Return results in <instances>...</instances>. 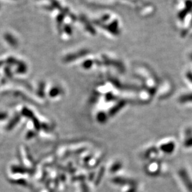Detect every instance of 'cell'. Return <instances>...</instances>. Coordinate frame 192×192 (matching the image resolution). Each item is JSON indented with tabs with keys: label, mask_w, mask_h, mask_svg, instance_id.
I'll use <instances>...</instances> for the list:
<instances>
[{
	"label": "cell",
	"mask_w": 192,
	"mask_h": 192,
	"mask_svg": "<svg viewBox=\"0 0 192 192\" xmlns=\"http://www.w3.org/2000/svg\"><path fill=\"white\" fill-rule=\"evenodd\" d=\"M20 119H21V117H20V115H19V114H16L15 116H14L11 121L10 122H9L8 125H7V126H6V129H7V131H11L12 130V129L15 127L17 124L20 122Z\"/></svg>",
	"instance_id": "cell-1"
},
{
	"label": "cell",
	"mask_w": 192,
	"mask_h": 192,
	"mask_svg": "<svg viewBox=\"0 0 192 192\" xmlns=\"http://www.w3.org/2000/svg\"><path fill=\"white\" fill-rule=\"evenodd\" d=\"M11 170L14 174H26L29 171V170L26 169V168L20 166H13Z\"/></svg>",
	"instance_id": "cell-2"
},
{
	"label": "cell",
	"mask_w": 192,
	"mask_h": 192,
	"mask_svg": "<svg viewBox=\"0 0 192 192\" xmlns=\"http://www.w3.org/2000/svg\"><path fill=\"white\" fill-rule=\"evenodd\" d=\"M22 114L23 116H25L26 117H27L29 119H32L34 117V115L32 113L31 110L26 107H24L22 110Z\"/></svg>",
	"instance_id": "cell-3"
},
{
	"label": "cell",
	"mask_w": 192,
	"mask_h": 192,
	"mask_svg": "<svg viewBox=\"0 0 192 192\" xmlns=\"http://www.w3.org/2000/svg\"><path fill=\"white\" fill-rule=\"evenodd\" d=\"M60 93H61L60 89L59 88L54 87L50 89L49 95L51 97H55L56 96L59 95Z\"/></svg>",
	"instance_id": "cell-4"
},
{
	"label": "cell",
	"mask_w": 192,
	"mask_h": 192,
	"mask_svg": "<svg viewBox=\"0 0 192 192\" xmlns=\"http://www.w3.org/2000/svg\"><path fill=\"white\" fill-rule=\"evenodd\" d=\"M44 90H45V83L41 82L39 85V88H38V90H37V94L41 97H43V96L44 97Z\"/></svg>",
	"instance_id": "cell-5"
},
{
	"label": "cell",
	"mask_w": 192,
	"mask_h": 192,
	"mask_svg": "<svg viewBox=\"0 0 192 192\" xmlns=\"http://www.w3.org/2000/svg\"><path fill=\"white\" fill-rule=\"evenodd\" d=\"M26 71H27L26 66L25 64L21 63L20 65H19V67L17 69V73H20V74H23V73H25Z\"/></svg>",
	"instance_id": "cell-6"
},
{
	"label": "cell",
	"mask_w": 192,
	"mask_h": 192,
	"mask_svg": "<svg viewBox=\"0 0 192 192\" xmlns=\"http://www.w3.org/2000/svg\"><path fill=\"white\" fill-rule=\"evenodd\" d=\"M32 122L34 125V127L36 129L37 131H39L40 129L41 128V124H40L39 120H38L37 118H36L35 117H34L32 119Z\"/></svg>",
	"instance_id": "cell-7"
},
{
	"label": "cell",
	"mask_w": 192,
	"mask_h": 192,
	"mask_svg": "<svg viewBox=\"0 0 192 192\" xmlns=\"http://www.w3.org/2000/svg\"><path fill=\"white\" fill-rule=\"evenodd\" d=\"M13 184H15L17 185H26L27 184V182L25 180L21 179V180H13Z\"/></svg>",
	"instance_id": "cell-8"
},
{
	"label": "cell",
	"mask_w": 192,
	"mask_h": 192,
	"mask_svg": "<svg viewBox=\"0 0 192 192\" xmlns=\"http://www.w3.org/2000/svg\"><path fill=\"white\" fill-rule=\"evenodd\" d=\"M36 135V133L34 132H33V131H29V132L27 133V135H26V138L27 139H30L32 137H34Z\"/></svg>",
	"instance_id": "cell-9"
},
{
	"label": "cell",
	"mask_w": 192,
	"mask_h": 192,
	"mask_svg": "<svg viewBox=\"0 0 192 192\" xmlns=\"http://www.w3.org/2000/svg\"><path fill=\"white\" fill-rule=\"evenodd\" d=\"M8 117V114L6 112H0V121L5 120Z\"/></svg>",
	"instance_id": "cell-10"
}]
</instances>
